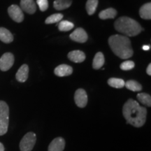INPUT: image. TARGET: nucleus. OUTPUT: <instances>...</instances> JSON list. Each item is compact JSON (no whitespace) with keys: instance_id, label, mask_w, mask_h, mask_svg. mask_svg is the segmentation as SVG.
<instances>
[{"instance_id":"nucleus-14","label":"nucleus","mask_w":151,"mask_h":151,"mask_svg":"<svg viewBox=\"0 0 151 151\" xmlns=\"http://www.w3.org/2000/svg\"><path fill=\"white\" fill-rule=\"evenodd\" d=\"M29 75V67L27 65H22L17 71L16 78L20 83H24L27 80Z\"/></svg>"},{"instance_id":"nucleus-7","label":"nucleus","mask_w":151,"mask_h":151,"mask_svg":"<svg viewBox=\"0 0 151 151\" xmlns=\"http://www.w3.org/2000/svg\"><path fill=\"white\" fill-rule=\"evenodd\" d=\"M74 101L76 104L79 108H84L88 104V94L86 90L80 88L76 91L74 94Z\"/></svg>"},{"instance_id":"nucleus-3","label":"nucleus","mask_w":151,"mask_h":151,"mask_svg":"<svg viewBox=\"0 0 151 151\" xmlns=\"http://www.w3.org/2000/svg\"><path fill=\"white\" fill-rule=\"evenodd\" d=\"M115 29L126 37H134L143 31L141 24L129 17H120L115 22Z\"/></svg>"},{"instance_id":"nucleus-16","label":"nucleus","mask_w":151,"mask_h":151,"mask_svg":"<svg viewBox=\"0 0 151 151\" xmlns=\"http://www.w3.org/2000/svg\"><path fill=\"white\" fill-rule=\"evenodd\" d=\"M139 15L142 19L150 20L151 19V4L150 2L145 4L140 8Z\"/></svg>"},{"instance_id":"nucleus-22","label":"nucleus","mask_w":151,"mask_h":151,"mask_svg":"<svg viewBox=\"0 0 151 151\" xmlns=\"http://www.w3.org/2000/svg\"><path fill=\"white\" fill-rule=\"evenodd\" d=\"M124 80L121 78H111L108 80V84L111 87L114 88H122L124 87Z\"/></svg>"},{"instance_id":"nucleus-9","label":"nucleus","mask_w":151,"mask_h":151,"mask_svg":"<svg viewBox=\"0 0 151 151\" xmlns=\"http://www.w3.org/2000/svg\"><path fill=\"white\" fill-rule=\"evenodd\" d=\"M70 39L78 43H85L88 40V35L83 28L78 27L69 36Z\"/></svg>"},{"instance_id":"nucleus-21","label":"nucleus","mask_w":151,"mask_h":151,"mask_svg":"<svg viewBox=\"0 0 151 151\" xmlns=\"http://www.w3.org/2000/svg\"><path fill=\"white\" fill-rule=\"evenodd\" d=\"M98 3H99L98 0H88L87 1L86 8L88 15L92 16L95 13L96 10H97Z\"/></svg>"},{"instance_id":"nucleus-8","label":"nucleus","mask_w":151,"mask_h":151,"mask_svg":"<svg viewBox=\"0 0 151 151\" xmlns=\"http://www.w3.org/2000/svg\"><path fill=\"white\" fill-rule=\"evenodd\" d=\"M8 13L9 16L16 22H21L24 19V14L22 9L17 5H11L9 7Z\"/></svg>"},{"instance_id":"nucleus-11","label":"nucleus","mask_w":151,"mask_h":151,"mask_svg":"<svg viewBox=\"0 0 151 151\" xmlns=\"http://www.w3.org/2000/svg\"><path fill=\"white\" fill-rule=\"evenodd\" d=\"M20 9L29 14H33L36 12V4L34 0H21Z\"/></svg>"},{"instance_id":"nucleus-29","label":"nucleus","mask_w":151,"mask_h":151,"mask_svg":"<svg viewBox=\"0 0 151 151\" xmlns=\"http://www.w3.org/2000/svg\"><path fill=\"white\" fill-rule=\"evenodd\" d=\"M150 46H143V47H142V48H143V50H150Z\"/></svg>"},{"instance_id":"nucleus-20","label":"nucleus","mask_w":151,"mask_h":151,"mask_svg":"<svg viewBox=\"0 0 151 151\" xmlns=\"http://www.w3.org/2000/svg\"><path fill=\"white\" fill-rule=\"evenodd\" d=\"M124 86L128 90H131L133 92H139L142 90V86L137 81L134 80L127 81V82L124 83Z\"/></svg>"},{"instance_id":"nucleus-18","label":"nucleus","mask_w":151,"mask_h":151,"mask_svg":"<svg viewBox=\"0 0 151 151\" xmlns=\"http://www.w3.org/2000/svg\"><path fill=\"white\" fill-rule=\"evenodd\" d=\"M72 4V0H55L53 6L56 10L61 11L70 7Z\"/></svg>"},{"instance_id":"nucleus-26","label":"nucleus","mask_w":151,"mask_h":151,"mask_svg":"<svg viewBox=\"0 0 151 151\" xmlns=\"http://www.w3.org/2000/svg\"><path fill=\"white\" fill-rule=\"evenodd\" d=\"M135 64L133 61H130V60H127L124 61L120 65V68L123 71H129L133 69L134 67Z\"/></svg>"},{"instance_id":"nucleus-12","label":"nucleus","mask_w":151,"mask_h":151,"mask_svg":"<svg viewBox=\"0 0 151 151\" xmlns=\"http://www.w3.org/2000/svg\"><path fill=\"white\" fill-rule=\"evenodd\" d=\"M55 74L59 77L67 76L73 73V69L71 66L67 65H60L55 69Z\"/></svg>"},{"instance_id":"nucleus-10","label":"nucleus","mask_w":151,"mask_h":151,"mask_svg":"<svg viewBox=\"0 0 151 151\" xmlns=\"http://www.w3.org/2000/svg\"><path fill=\"white\" fill-rule=\"evenodd\" d=\"M65 147V141L63 138L54 139L49 145L48 151H63Z\"/></svg>"},{"instance_id":"nucleus-24","label":"nucleus","mask_w":151,"mask_h":151,"mask_svg":"<svg viewBox=\"0 0 151 151\" xmlns=\"http://www.w3.org/2000/svg\"><path fill=\"white\" fill-rule=\"evenodd\" d=\"M60 31L61 32H67L73 29L74 27V24L71 22L67 21V20H62L59 22V23L57 24Z\"/></svg>"},{"instance_id":"nucleus-19","label":"nucleus","mask_w":151,"mask_h":151,"mask_svg":"<svg viewBox=\"0 0 151 151\" xmlns=\"http://www.w3.org/2000/svg\"><path fill=\"white\" fill-rule=\"evenodd\" d=\"M117 15V11L115 9L109 8L99 13V18L102 20H106V19H112L114 18Z\"/></svg>"},{"instance_id":"nucleus-1","label":"nucleus","mask_w":151,"mask_h":151,"mask_svg":"<svg viewBox=\"0 0 151 151\" xmlns=\"http://www.w3.org/2000/svg\"><path fill=\"white\" fill-rule=\"evenodd\" d=\"M122 114L127 124L135 127H141L146 121L147 109L135 100L129 99L124 103Z\"/></svg>"},{"instance_id":"nucleus-23","label":"nucleus","mask_w":151,"mask_h":151,"mask_svg":"<svg viewBox=\"0 0 151 151\" xmlns=\"http://www.w3.org/2000/svg\"><path fill=\"white\" fill-rule=\"evenodd\" d=\"M137 99L141 104L147 106H151V97L150 94L147 93H139L137 94Z\"/></svg>"},{"instance_id":"nucleus-15","label":"nucleus","mask_w":151,"mask_h":151,"mask_svg":"<svg viewBox=\"0 0 151 151\" xmlns=\"http://www.w3.org/2000/svg\"><path fill=\"white\" fill-rule=\"evenodd\" d=\"M0 40L6 43H9L14 41V36L10 31L4 27H0Z\"/></svg>"},{"instance_id":"nucleus-6","label":"nucleus","mask_w":151,"mask_h":151,"mask_svg":"<svg viewBox=\"0 0 151 151\" xmlns=\"http://www.w3.org/2000/svg\"><path fill=\"white\" fill-rule=\"evenodd\" d=\"M14 64V56L11 52H6L0 58V70L8 71Z\"/></svg>"},{"instance_id":"nucleus-27","label":"nucleus","mask_w":151,"mask_h":151,"mask_svg":"<svg viewBox=\"0 0 151 151\" xmlns=\"http://www.w3.org/2000/svg\"><path fill=\"white\" fill-rule=\"evenodd\" d=\"M37 3L41 11H46L48 8V0H37Z\"/></svg>"},{"instance_id":"nucleus-17","label":"nucleus","mask_w":151,"mask_h":151,"mask_svg":"<svg viewBox=\"0 0 151 151\" xmlns=\"http://www.w3.org/2000/svg\"><path fill=\"white\" fill-rule=\"evenodd\" d=\"M105 59L104 56L102 52H99L94 56L93 62H92V67L94 69H99L100 68L103 67V65H104Z\"/></svg>"},{"instance_id":"nucleus-2","label":"nucleus","mask_w":151,"mask_h":151,"mask_svg":"<svg viewBox=\"0 0 151 151\" xmlns=\"http://www.w3.org/2000/svg\"><path fill=\"white\" fill-rule=\"evenodd\" d=\"M109 44L116 55L121 59H129L133 55L131 41L126 36L116 35L109 39Z\"/></svg>"},{"instance_id":"nucleus-28","label":"nucleus","mask_w":151,"mask_h":151,"mask_svg":"<svg viewBox=\"0 0 151 151\" xmlns=\"http://www.w3.org/2000/svg\"><path fill=\"white\" fill-rule=\"evenodd\" d=\"M146 73H147V74L149 75V76L151 75V65H150V64H149L148 67H147Z\"/></svg>"},{"instance_id":"nucleus-25","label":"nucleus","mask_w":151,"mask_h":151,"mask_svg":"<svg viewBox=\"0 0 151 151\" xmlns=\"http://www.w3.org/2000/svg\"><path fill=\"white\" fill-rule=\"evenodd\" d=\"M62 18H63V15L62 14H55L48 17V18L46 19L45 22H46V24L56 23V22H59L61 21Z\"/></svg>"},{"instance_id":"nucleus-5","label":"nucleus","mask_w":151,"mask_h":151,"mask_svg":"<svg viewBox=\"0 0 151 151\" xmlns=\"http://www.w3.org/2000/svg\"><path fill=\"white\" fill-rule=\"evenodd\" d=\"M37 141V136L34 132H28L22 137L20 142L21 151H32Z\"/></svg>"},{"instance_id":"nucleus-13","label":"nucleus","mask_w":151,"mask_h":151,"mask_svg":"<svg viewBox=\"0 0 151 151\" xmlns=\"http://www.w3.org/2000/svg\"><path fill=\"white\" fill-rule=\"evenodd\" d=\"M68 58L75 63H81L86 60V54L81 50H76L69 52Z\"/></svg>"},{"instance_id":"nucleus-4","label":"nucleus","mask_w":151,"mask_h":151,"mask_svg":"<svg viewBox=\"0 0 151 151\" xmlns=\"http://www.w3.org/2000/svg\"><path fill=\"white\" fill-rule=\"evenodd\" d=\"M9 122V108L5 101H0V136L8 131Z\"/></svg>"},{"instance_id":"nucleus-30","label":"nucleus","mask_w":151,"mask_h":151,"mask_svg":"<svg viewBox=\"0 0 151 151\" xmlns=\"http://www.w3.org/2000/svg\"><path fill=\"white\" fill-rule=\"evenodd\" d=\"M0 151H4V146L1 143H0Z\"/></svg>"}]
</instances>
